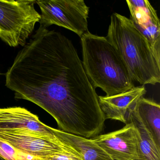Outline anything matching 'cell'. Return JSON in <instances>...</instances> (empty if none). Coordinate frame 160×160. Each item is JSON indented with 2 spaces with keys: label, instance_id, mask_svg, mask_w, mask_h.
I'll return each instance as SVG.
<instances>
[{
  "label": "cell",
  "instance_id": "1",
  "mask_svg": "<svg viewBox=\"0 0 160 160\" xmlns=\"http://www.w3.org/2000/svg\"><path fill=\"white\" fill-rule=\"evenodd\" d=\"M5 85L16 98L48 112L63 132L92 138L103 129L95 89L75 48L60 32L40 26L6 73Z\"/></svg>",
  "mask_w": 160,
  "mask_h": 160
},
{
  "label": "cell",
  "instance_id": "2",
  "mask_svg": "<svg viewBox=\"0 0 160 160\" xmlns=\"http://www.w3.org/2000/svg\"><path fill=\"white\" fill-rule=\"evenodd\" d=\"M81 41L83 67L94 88H100L106 96H111L135 87L126 64L106 37L88 31Z\"/></svg>",
  "mask_w": 160,
  "mask_h": 160
},
{
  "label": "cell",
  "instance_id": "3",
  "mask_svg": "<svg viewBox=\"0 0 160 160\" xmlns=\"http://www.w3.org/2000/svg\"><path fill=\"white\" fill-rule=\"evenodd\" d=\"M106 37L116 48L134 81L144 86L160 82V60L131 19L114 13Z\"/></svg>",
  "mask_w": 160,
  "mask_h": 160
},
{
  "label": "cell",
  "instance_id": "4",
  "mask_svg": "<svg viewBox=\"0 0 160 160\" xmlns=\"http://www.w3.org/2000/svg\"><path fill=\"white\" fill-rule=\"evenodd\" d=\"M36 1H0V38L11 47L24 46L41 15Z\"/></svg>",
  "mask_w": 160,
  "mask_h": 160
},
{
  "label": "cell",
  "instance_id": "5",
  "mask_svg": "<svg viewBox=\"0 0 160 160\" xmlns=\"http://www.w3.org/2000/svg\"><path fill=\"white\" fill-rule=\"evenodd\" d=\"M42 12L40 26L52 25L73 32L81 38L88 30L89 8L83 0L36 1Z\"/></svg>",
  "mask_w": 160,
  "mask_h": 160
},
{
  "label": "cell",
  "instance_id": "6",
  "mask_svg": "<svg viewBox=\"0 0 160 160\" xmlns=\"http://www.w3.org/2000/svg\"><path fill=\"white\" fill-rule=\"evenodd\" d=\"M0 139L37 160H42L57 152L76 150L59 138L30 132L0 131Z\"/></svg>",
  "mask_w": 160,
  "mask_h": 160
},
{
  "label": "cell",
  "instance_id": "7",
  "mask_svg": "<svg viewBox=\"0 0 160 160\" xmlns=\"http://www.w3.org/2000/svg\"><path fill=\"white\" fill-rule=\"evenodd\" d=\"M92 138L112 160H140L137 134L132 123H127L119 130Z\"/></svg>",
  "mask_w": 160,
  "mask_h": 160
},
{
  "label": "cell",
  "instance_id": "8",
  "mask_svg": "<svg viewBox=\"0 0 160 160\" xmlns=\"http://www.w3.org/2000/svg\"><path fill=\"white\" fill-rule=\"evenodd\" d=\"M126 2L132 23L160 60V22L157 12L148 0H126Z\"/></svg>",
  "mask_w": 160,
  "mask_h": 160
},
{
  "label": "cell",
  "instance_id": "9",
  "mask_svg": "<svg viewBox=\"0 0 160 160\" xmlns=\"http://www.w3.org/2000/svg\"><path fill=\"white\" fill-rule=\"evenodd\" d=\"M0 131L30 132L58 138L55 128L46 125L37 116L21 107L0 108Z\"/></svg>",
  "mask_w": 160,
  "mask_h": 160
},
{
  "label": "cell",
  "instance_id": "10",
  "mask_svg": "<svg viewBox=\"0 0 160 160\" xmlns=\"http://www.w3.org/2000/svg\"><path fill=\"white\" fill-rule=\"evenodd\" d=\"M146 93L144 86L135 87L117 95L98 96L99 105L106 120L119 121L126 124L129 110Z\"/></svg>",
  "mask_w": 160,
  "mask_h": 160
},
{
  "label": "cell",
  "instance_id": "11",
  "mask_svg": "<svg viewBox=\"0 0 160 160\" xmlns=\"http://www.w3.org/2000/svg\"><path fill=\"white\" fill-rule=\"evenodd\" d=\"M55 134L59 139L76 150L84 160H112L92 138L72 134L56 129Z\"/></svg>",
  "mask_w": 160,
  "mask_h": 160
},
{
  "label": "cell",
  "instance_id": "12",
  "mask_svg": "<svg viewBox=\"0 0 160 160\" xmlns=\"http://www.w3.org/2000/svg\"><path fill=\"white\" fill-rule=\"evenodd\" d=\"M134 106L128 112L126 124L132 123L136 130L139 160H160V148L157 146L150 133L141 121Z\"/></svg>",
  "mask_w": 160,
  "mask_h": 160
},
{
  "label": "cell",
  "instance_id": "13",
  "mask_svg": "<svg viewBox=\"0 0 160 160\" xmlns=\"http://www.w3.org/2000/svg\"><path fill=\"white\" fill-rule=\"evenodd\" d=\"M135 110L160 148V106L154 101L141 97L136 103Z\"/></svg>",
  "mask_w": 160,
  "mask_h": 160
},
{
  "label": "cell",
  "instance_id": "14",
  "mask_svg": "<svg viewBox=\"0 0 160 160\" xmlns=\"http://www.w3.org/2000/svg\"><path fill=\"white\" fill-rule=\"evenodd\" d=\"M0 157L5 160H37L36 158L18 150L0 139Z\"/></svg>",
  "mask_w": 160,
  "mask_h": 160
},
{
  "label": "cell",
  "instance_id": "15",
  "mask_svg": "<svg viewBox=\"0 0 160 160\" xmlns=\"http://www.w3.org/2000/svg\"><path fill=\"white\" fill-rule=\"evenodd\" d=\"M41 160H84L76 150L57 152Z\"/></svg>",
  "mask_w": 160,
  "mask_h": 160
},
{
  "label": "cell",
  "instance_id": "16",
  "mask_svg": "<svg viewBox=\"0 0 160 160\" xmlns=\"http://www.w3.org/2000/svg\"><path fill=\"white\" fill-rule=\"evenodd\" d=\"M0 160H5L4 159H3V158H2L1 157H0Z\"/></svg>",
  "mask_w": 160,
  "mask_h": 160
}]
</instances>
